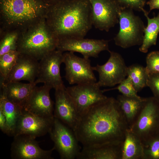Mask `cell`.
Returning <instances> with one entry per match:
<instances>
[{"label":"cell","instance_id":"1","mask_svg":"<svg viewBox=\"0 0 159 159\" xmlns=\"http://www.w3.org/2000/svg\"><path fill=\"white\" fill-rule=\"evenodd\" d=\"M129 128L116 99L107 97L80 115L74 130L83 147L123 142Z\"/></svg>","mask_w":159,"mask_h":159},{"label":"cell","instance_id":"2","mask_svg":"<svg viewBox=\"0 0 159 159\" xmlns=\"http://www.w3.org/2000/svg\"><path fill=\"white\" fill-rule=\"evenodd\" d=\"M45 19L58 39L84 38L92 26L88 0H66L50 5Z\"/></svg>","mask_w":159,"mask_h":159},{"label":"cell","instance_id":"3","mask_svg":"<svg viewBox=\"0 0 159 159\" xmlns=\"http://www.w3.org/2000/svg\"><path fill=\"white\" fill-rule=\"evenodd\" d=\"M49 6L44 0H0V32L26 29L45 18Z\"/></svg>","mask_w":159,"mask_h":159},{"label":"cell","instance_id":"4","mask_svg":"<svg viewBox=\"0 0 159 159\" xmlns=\"http://www.w3.org/2000/svg\"><path fill=\"white\" fill-rule=\"evenodd\" d=\"M58 40L45 18L21 31L16 50L39 61L57 49Z\"/></svg>","mask_w":159,"mask_h":159},{"label":"cell","instance_id":"5","mask_svg":"<svg viewBox=\"0 0 159 159\" xmlns=\"http://www.w3.org/2000/svg\"><path fill=\"white\" fill-rule=\"evenodd\" d=\"M133 11L122 7L119 12V30L114 39L116 45L124 49L141 45L143 41L145 25Z\"/></svg>","mask_w":159,"mask_h":159},{"label":"cell","instance_id":"6","mask_svg":"<svg viewBox=\"0 0 159 159\" xmlns=\"http://www.w3.org/2000/svg\"><path fill=\"white\" fill-rule=\"evenodd\" d=\"M129 128L142 142L159 132V102L153 97L145 98L139 114Z\"/></svg>","mask_w":159,"mask_h":159},{"label":"cell","instance_id":"7","mask_svg":"<svg viewBox=\"0 0 159 159\" xmlns=\"http://www.w3.org/2000/svg\"><path fill=\"white\" fill-rule=\"evenodd\" d=\"M49 133L54 143V147L58 152L61 159L77 158L81 151L80 148L72 129L54 117Z\"/></svg>","mask_w":159,"mask_h":159},{"label":"cell","instance_id":"8","mask_svg":"<svg viewBox=\"0 0 159 159\" xmlns=\"http://www.w3.org/2000/svg\"><path fill=\"white\" fill-rule=\"evenodd\" d=\"M65 66V78L71 85L96 82V78L89 58L79 57L74 52L63 53Z\"/></svg>","mask_w":159,"mask_h":159},{"label":"cell","instance_id":"9","mask_svg":"<svg viewBox=\"0 0 159 159\" xmlns=\"http://www.w3.org/2000/svg\"><path fill=\"white\" fill-rule=\"evenodd\" d=\"M63 63V52L56 49L44 57L39 62L38 72L34 83L44 85L54 89L64 85L60 74Z\"/></svg>","mask_w":159,"mask_h":159},{"label":"cell","instance_id":"10","mask_svg":"<svg viewBox=\"0 0 159 159\" xmlns=\"http://www.w3.org/2000/svg\"><path fill=\"white\" fill-rule=\"evenodd\" d=\"M110 57L104 64L93 67L97 72L100 87H113L119 84L127 76V67L122 56L119 53L109 51Z\"/></svg>","mask_w":159,"mask_h":159},{"label":"cell","instance_id":"11","mask_svg":"<svg viewBox=\"0 0 159 159\" xmlns=\"http://www.w3.org/2000/svg\"><path fill=\"white\" fill-rule=\"evenodd\" d=\"M92 9V25L108 32L119 23L121 7L114 0H88Z\"/></svg>","mask_w":159,"mask_h":159},{"label":"cell","instance_id":"12","mask_svg":"<svg viewBox=\"0 0 159 159\" xmlns=\"http://www.w3.org/2000/svg\"><path fill=\"white\" fill-rule=\"evenodd\" d=\"M107 40L85 39L84 38H64L58 39L57 49L62 52H70L81 54L83 57L97 58L100 53L110 51Z\"/></svg>","mask_w":159,"mask_h":159},{"label":"cell","instance_id":"13","mask_svg":"<svg viewBox=\"0 0 159 159\" xmlns=\"http://www.w3.org/2000/svg\"><path fill=\"white\" fill-rule=\"evenodd\" d=\"M100 88L97 82L66 87L80 116L92 106L107 98Z\"/></svg>","mask_w":159,"mask_h":159},{"label":"cell","instance_id":"14","mask_svg":"<svg viewBox=\"0 0 159 159\" xmlns=\"http://www.w3.org/2000/svg\"><path fill=\"white\" fill-rule=\"evenodd\" d=\"M34 138L26 135L14 137L11 145V155L14 159H53L52 155L54 147L45 150L39 147Z\"/></svg>","mask_w":159,"mask_h":159},{"label":"cell","instance_id":"15","mask_svg":"<svg viewBox=\"0 0 159 159\" xmlns=\"http://www.w3.org/2000/svg\"><path fill=\"white\" fill-rule=\"evenodd\" d=\"M54 119L43 118L23 109L17 122L13 137L22 135L36 138L44 135L49 133Z\"/></svg>","mask_w":159,"mask_h":159},{"label":"cell","instance_id":"16","mask_svg":"<svg viewBox=\"0 0 159 159\" xmlns=\"http://www.w3.org/2000/svg\"><path fill=\"white\" fill-rule=\"evenodd\" d=\"M55 90L54 117L74 131L80 116L75 105L64 85Z\"/></svg>","mask_w":159,"mask_h":159},{"label":"cell","instance_id":"17","mask_svg":"<svg viewBox=\"0 0 159 159\" xmlns=\"http://www.w3.org/2000/svg\"><path fill=\"white\" fill-rule=\"evenodd\" d=\"M50 87L43 85L34 87L24 108L34 114L53 119L54 105L50 96Z\"/></svg>","mask_w":159,"mask_h":159},{"label":"cell","instance_id":"18","mask_svg":"<svg viewBox=\"0 0 159 159\" xmlns=\"http://www.w3.org/2000/svg\"><path fill=\"white\" fill-rule=\"evenodd\" d=\"M39 62L28 55L20 53L5 82L26 81L34 83L37 76Z\"/></svg>","mask_w":159,"mask_h":159},{"label":"cell","instance_id":"19","mask_svg":"<svg viewBox=\"0 0 159 159\" xmlns=\"http://www.w3.org/2000/svg\"><path fill=\"white\" fill-rule=\"evenodd\" d=\"M123 142H115L83 148L78 159H122Z\"/></svg>","mask_w":159,"mask_h":159},{"label":"cell","instance_id":"20","mask_svg":"<svg viewBox=\"0 0 159 159\" xmlns=\"http://www.w3.org/2000/svg\"><path fill=\"white\" fill-rule=\"evenodd\" d=\"M34 83L5 82L0 85V94L24 108L34 87Z\"/></svg>","mask_w":159,"mask_h":159},{"label":"cell","instance_id":"21","mask_svg":"<svg viewBox=\"0 0 159 159\" xmlns=\"http://www.w3.org/2000/svg\"><path fill=\"white\" fill-rule=\"evenodd\" d=\"M129 128L135 121L143 105L145 98L118 95L116 99Z\"/></svg>","mask_w":159,"mask_h":159},{"label":"cell","instance_id":"22","mask_svg":"<svg viewBox=\"0 0 159 159\" xmlns=\"http://www.w3.org/2000/svg\"><path fill=\"white\" fill-rule=\"evenodd\" d=\"M143 148L140 138L129 128L122 142V159H143Z\"/></svg>","mask_w":159,"mask_h":159},{"label":"cell","instance_id":"23","mask_svg":"<svg viewBox=\"0 0 159 159\" xmlns=\"http://www.w3.org/2000/svg\"><path fill=\"white\" fill-rule=\"evenodd\" d=\"M147 20V25L145 29L143 43L139 48L142 52L147 53L152 45L156 44L159 33V13L157 16L150 18L149 12L145 10L143 12Z\"/></svg>","mask_w":159,"mask_h":159},{"label":"cell","instance_id":"24","mask_svg":"<svg viewBox=\"0 0 159 159\" xmlns=\"http://www.w3.org/2000/svg\"><path fill=\"white\" fill-rule=\"evenodd\" d=\"M23 109L0 94V110L3 113L6 118L9 136H13L17 122Z\"/></svg>","mask_w":159,"mask_h":159},{"label":"cell","instance_id":"25","mask_svg":"<svg viewBox=\"0 0 159 159\" xmlns=\"http://www.w3.org/2000/svg\"><path fill=\"white\" fill-rule=\"evenodd\" d=\"M127 76L130 78L137 92L147 87L149 74L145 67L138 64H133L127 67Z\"/></svg>","mask_w":159,"mask_h":159},{"label":"cell","instance_id":"26","mask_svg":"<svg viewBox=\"0 0 159 159\" xmlns=\"http://www.w3.org/2000/svg\"><path fill=\"white\" fill-rule=\"evenodd\" d=\"M21 32L18 29L0 32V56L11 51L16 50Z\"/></svg>","mask_w":159,"mask_h":159},{"label":"cell","instance_id":"27","mask_svg":"<svg viewBox=\"0 0 159 159\" xmlns=\"http://www.w3.org/2000/svg\"><path fill=\"white\" fill-rule=\"evenodd\" d=\"M20 54L17 50H15L9 52L0 56V85L5 82L14 65Z\"/></svg>","mask_w":159,"mask_h":159},{"label":"cell","instance_id":"28","mask_svg":"<svg viewBox=\"0 0 159 159\" xmlns=\"http://www.w3.org/2000/svg\"><path fill=\"white\" fill-rule=\"evenodd\" d=\"M142 142L143 159H159V132Z\"/></svg>","mask_w":159,"mask_h":159},{"label":"cell","instance_id":"29","mask_svg":"<svg viewBox=\"0 0 159 159\" xmlns=\"http://www.w3.org/2000/svg\"><path fill=\"white\" fill-rule=\"evenodd\" d=\"M117 87L104 90H102L103 92H104L111 90H117L122 95L127 97L137 98L142 97L137 95L138 92L135 89L130 78L128 76Z\"/></svg>","mask_w":159,"mask_h":159},{"label":"cell","instance_id":"30","mask_svg":"<svg viewBox=\"0 0 159 159\" xmlns=\"http://www.w3.org/2000/svg\"><path fill=\"white\" fill-rule=\"evenodd\" d=\"M146 61L145 68L148 74L159 73V51H153L148 53Z\"/></svg>","mask_w":159,"mask_h":159},{"label":"cell","instance_id":"31","mask_svg":"<svg viewBox=\"0 0 159 159\" xmlns=\"http://www.w3.org/2000/svg\"><path fill=\"white\" fill-rule=\"evenodd\" d=\"M121 7L143 12L146 0H114Z\"/></svg>","mask_w":159,"mask_h":159},{"label":"cell","instance_id":"32","mask_svg":"<svg viewBox=\"0 0 159 159\" xmlns=\"http://www.w3.org/2000/svg\"><path fill=\"white\" fill-rule=\"evenodd\" d=\"M147 85L153 93V97L159 102V73L149 74Z\"/></svg>","mask_w":159,"mask_h":159},{"label":"cell","instance_id":"33","mask_svg":"<svg viewBox=\"0 0 159 159\" xmlns=\"http://www.w3.org/2000/svg\"><path fill=\"white\" fill-rule=\"evenodd\" d=\"M0 128L1 130L4 133L9 136V131L6 118L3 113L0 110Z\"/></svg>","mask_w":159,"mask_h":159},{"label":"cell","instance_id":"34","mask_svg":"<svg viewBox=\"0 0 159 159\" xmlns=\"http://www.w3.org/2000/svg\"><path fill=\"white\" fill-rule=\"evenodd\" d=\"M146 4L149 6V13L153 9H159V0H149Z\"/></svg>","mask_w":159,"mask_h":159},{"label":"cell","instance_id":"35","mask_svg":"<svg viewBox=\"0 0 159 159\" xmlns=\"http://www.w3.org/2000/svg\"><path fill=\"white\" fill-rule=\"evenodd\" d=\"M49 5L53 4L59 2L66 0H44Z\"/></svg>","mask_w":159,"mask_h":159}]
</instances>
